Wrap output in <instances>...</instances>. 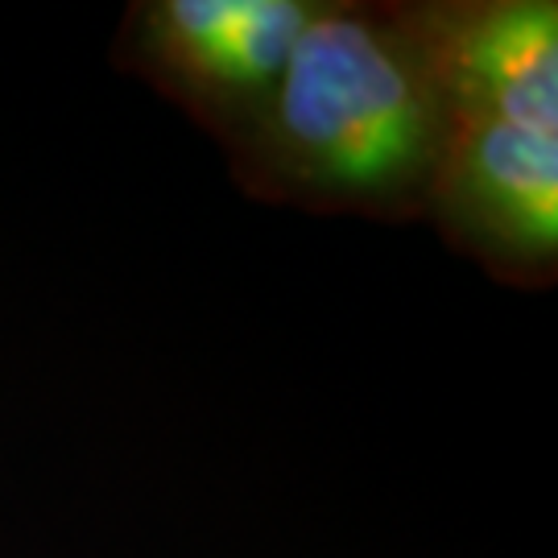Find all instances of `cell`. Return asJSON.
<instances>
[{"mask_svg": "<svg viewBox=\"0 0 558 558\" xmlns=\"http://www.w3.org/2000/svg\"><path fill=\"white\" fill-rule=\"evenodd\" d=\"M319 0L133 4L120 59L236 149L253 133Z\"/></svg>", "mask_w": 558, "mask_h": 558, "instance_id": "3957f363", "label": "cell"}, {"mask_svg": "<svg viewBox=\"0 0 558 558\" xmlns=\"http://www.w3.org/2000/svg\"><path fill=\"white\" fill-rule=\"evenodd\" d=\"M447 137L426 216L500 281L550 286L558 260V4H442Z\"/></svg>", "mask_w": 558, "mask_h": 558, "instance_id": "7a4b0ae2", "label": "cell"}, {"mask_svg": "<svg viewBox=\"0 0 558 558\" xmlns=\"http://www.w3.org/2000/svg\"><path fill=\"white\" fill-rule=\"evenodd\" d=\"M447 137L442 4H315L232 149L240 186L352 216H426Z\"/></svg>", "mask_w": 558, "mask_h": 558, "instance_id": "6da1fadb", "label": "cell"}]
</instances>
